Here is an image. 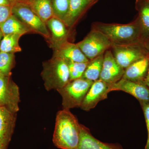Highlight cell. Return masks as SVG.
<instances>
[{
	"label": "cell",
	"mask_w": 149,
	"mask_h": 149,
	"mask_svg": "<svg viewBox=\"0 0 149 149\" xmlns=\"http://www.w3.org/2000/svg\"><path fill=\"white\" fill-rule=\"evenodd\" d=\"M81 124L69 109H63L56 114L53 142L61 149H77L80 135Z\"/></svg>",
	"instance_id": "6da1fadb"
},
{
	"label": "cell",
	"mask_w": 149,
	"mask_h": 149,
	"mask_svg": "<svg viewBox=\"0 0 149 149\" xmlns=\"http://www.w3.org/2000/svg\"><path fill=\"white\" fill-rule=\"evenodd\" d=\"M92 27L104 34L112 45H120L143 43L141 25L138 17L128 24L97 22L93 23Z\"/></svg>",
	"instance_id": "7a4b0ae2"
},
{
	"label": "cell",
	"mask_w": 149,
	"mask_h": 149,
	"mask_svg": "<svg viewBox=\"0 0 149 149\" xmlns=\"http://www.w3.org/2000/svg\"><path fill=\"white\" fill-rule=\"evenodd\" d=\"M42 66L41 76L47 91H57L70 81L68 65L63 59L53 55L43 63Z\"/></svg>",
	"instance_id": "3957f363"
},
{
	"label": "cell",
	"mask_w": 149,
	"mask_h": 149,
	"mask_svg": "<svg viewBox=\"0 0 149 149\" xmlns=\"http://www.w3.org/2000/svg\"><path fill=\"white\" fill-rule=\"evenodd\" d=\"M93 83L82 77L70 81L64 87L58 90L62 99L63 109L80 107Z\"/></svg>",
	"instance_id": "277c9868"
},
{
	"label": "cell",
	"mask_w": 149,
	"mask_h": 149,
	"mask_svg": "<svg viewBox=\"0 0 149 149\" xmlns=\"http://www.w3.org/2000/svg\"><path fill=\"white\" fill-rule=\"evenodd\" d=\"M13 14L31 29L49 40L50 34L45 22L41 19L24 1H15L12 6Z\"/></svg>",
	"instance_id": "5b68a950"
},
{
	"label": "cell",
	"mask_w": 149,
	"mask_h": 149,
	"mask_svg": "<svg viewBox=\"0 0 149 149\" xmlns=\"http://www.w3.org/2000/svg\"><path fill=\"white\" fill-rule=\"evenodd\" d=\"M76 44L89 60L104 54L112 45L104 34L93 29L83 40Z\"/></svg>",
	"instance_id": "8992f818"
},
{
	"label": "cell",
	"mask_w": 149,
	"mask_h": 149,
	"mask_svg": "<svg viewBox=\"0 0 149 149\" xmlns=\"http://www.w3.org/2000/svg\"><path fill=\"white\" fill-rule=\"evenodd\" d=\"M110 49L118 64L124 69L133 63L149 55L145 44L143 43L112 45Z\"/></svg>",
	"instance_id": "52a82bcc"
},
{
	"label": "cell",
	"mask_w": 149,
	"mask_h": 149,
	"mask_svg": "<svg viewBox=\"0 0 149 149\" xmlns=\"http://www.w3.org/2000/svg\"><path fill=\"white\" fill-rule=\"evenodd\" d=\"M19 88L10 75L0 73V107L17 113L19 110Z\"/></svg>",
	"instance_id": "ba28073f"
},
{
	"label": "cell",
	"mask_w": 149,
	"mask_h": 149,
	"mask_svg": "<svg viewBox=\"0 0 149 149\" xmlns=\"http://www.w3.org/2000/svg\"><path fill=\"white\" fill-rule=\"evenodd\" d=\"M125 69L118 64L111 49L104 54V61L100 80L112 85L117 83L122 78Z\"/></svg>",
	"instance_id": "9c48e42d"
},
{
	"label": "cell",
	"mask_w": 149,
	"mask_h": 149,
	"mask_svg": "<svg viewBox=\"0 0 149 149\" xmlns=\"http://www.w3.org/2000/svg\"><path fill=\"white\" fill-rule=\"evenodd\" d=\"M110 91V85L102 80L93 82L83 100L80 107L86 111L94 108L99 102L107 98Z\"/></svg>",
	"instance_id": "30bf717a"
},
{
	"label": "cell",
	"mask_w": 149,
	"mask_h": 149,
	"mask_svg": "<svg viewBox=\"0 0 149 149\" xmlns=\"http://www.w3.org/2000/svg\"><path fill=\"white\" fill-rule=\"evenodd\" d=\"M122 91L135 97L140 104H149V88L143 83H137L121 78L110 85L111 92Z\"/></svg>",
	"instance_id": "8fae6325"
},
{
	"label": "cell",
	"mask_w": 149,
	"mask_h": 149,
	"mask_svg": "<svg viewBox=\"0 0 149 149\" xmlns=\"http://www.w3.org/2000/svg\"><path fill=\"white\" fill-rule=\"evenodd\" d=\"M16 113L0 107V149H6L13 134Z\"/></svg>",
	"instance_id": "7c38bea8"
},
{
	"label": "cell",
	"mask_w": 149,
	"mask_h": 149,
	"mask_svg": "<svg viewBox=\"0 0 149 149\" xmlns=\"http://www.w3.org/2000/svg\"><path fill=\"white\" fill-rule=\"evenodd\" d=\"M50 38V47L53 49L59 47L68 41L69 32L63 22L54 16L46 22Z\"/></svg>",
	"instance_id": "4fadbf2b"
},
{
	"label": "cell",
	"mask_w": 149,
	"mask_h": 149,
	"mask_svg": "<svg viewBox=\"0 0 149 149\" xmlns=\"http://www.w3.org/2000/svg\"><path fill=\"white\" fill-rule=\"evenodd\" d=\"M76 149H123L120 144L108 143L95 138L90 129L81 125L80 141Z\"/></svg>",
	"instance_id": "5bb4252c"
},
{
	"label": "cell",
	"mask_w": 149,
	"mask_h": 149,
	"mask_svg": "<svg viewBox=\"0 0 149 149\" xmlns=\"http://www.w3.org/2000/svg\"><path fill=\"white\" fill-rule=\"evenodd\" d=\"M149 66V55L137 61L125 68L122 78L145 84Z\"/></svg>",
	"instance_id": "9a60e30c"
},
{
	"label": "cell",
	"mask_w": 149,
	"mask_h": 149,
	"mask_svg": "<svg viewBox=\"0 0 149 149\" xmlns=\"http://www.w3.org/2000/svg\"><path fill=\"white\" fill-rule=\"evenodd\" d=\"M53 50L54 55L63 59L67 62H88L90 61L76 44L67 42Z\"/></svg>",
	"instance_id": "2e32d148"
},
{
	"label": "cell",
	"mask_w": 149,
	"mask_h": 149,
	"mask_svg": "<svg viewBox=\"0 0 149 149\" xmlns=\"http://www.w3.org/2000/svg\"><path fill=\"white\" fill-rule=\"evenodd\" d=\"M99 0H70L69 12L64 23L67 27H72L80 17Z\"/></svg>",
	"instance_id": "e0dca14e"
},
{
	"label": "cell",
	"mask_w": 149,
	"mask_h": 149,
	"mask_svg": "<svg viewBox=\"0 0 149 149\" xmlns=\"http://www.w3.org/2000/svg\"><path fill=\"white\" fill-rule=\"evenodd\" d=\"M135 7L138 11L143 44L149 42V2L146 0H136Z\"/></svg>",
	"instance_id": "ac0fdd59"
},
{
	"label": "cell",
	"mask_w": 149,
	"mask_h": 149,
	"mask_svg": "<svg viewBox=\"0 0 149 149\" xmlns=\"http://www.w3.org/2000/svg\"><path fill=\"white\" fill-rule=\"evenodd\" d=\"M0 29L3 36L9 34H18L22 36L32 32L30 28L13 14L0 25Z\"/></svg>",
	"instance_id": "d6986e66"
},
{
	"label": "cell",
	"mask_w": 149,
	"mask_h": 149,
	"mask_svg": "<svg viewBox=\"0 0 149 149\" xmlns=\"http://www.w3.org/2000/svg\"><path fill=\"white\" fill-rule=\"evenodd\" d=\"M25 2L45 23L54 16L52 0H32Z\"/></svg>",
	"instance_id": "ffe728a7"
},
{
	"label": "cell",
	"mask_w": 149,
	"mask_h": 149,
	"mask_svg": "<svg viewBox=\"0 0 149 149\" xmlns=\"http://www.w3.org/2000/svg\"><path fill=\"white\" fill-rule=\"evenodd\" d=\"M104 54L89 61L82 77L94 81L100 79L104 61Z\"/></svg>",
	"instance_id": "44dd1931"
},
{
	"label": "cell",
	"mask_w": 149,
	"mask_h": 149,
	"mask_svg": "<svg viewBox=\"0 0 149 149\" xmlns=\"http://www.w3.org/2000/svg\"><path fill=\"white\" fill-rule=\"evenodd\" d=\"M22 36L18 34H9L3 36L0 43V51L14 54L21 52L22 49L19 42Z\"/></svg>",
	"instance_id": "7402d4cb"
},
{
	"label": "cell",
	"mask_w": 149,
	"mask_h": 149,
	"mask_svg": "<svg viewBox=\"0 0 149 149\" xmlns=\"http://www.w3.org/2000/svg\"><path fill=\"white\" fill-rule=\"evenodd\" d=\"M14 54L0 52V73L10 75L15 63Z\"/></svg>",
	"instance_id": "603a6c76"
},
{
	"label": "cell",
	"mask_w": 149,
	"mask_h": 149,
	"mask_svg": "<svg viewBox=\"0 0 149 149\" xmlns=\"http://www.w3.org/2000/svg\"><path fill=\"white\" fill-rule=\"evenodd\" d=\"M54 16L64 22L70 6V0H52Z\"/></svg>",
	"instance_id": "cb8c5ba5"
},
{
	"label": "cell",
	"mask_w": 149,
	"mask_h": 149,
	"mask_svg": "<svg viewBox=\"0 0 149 149\" xmlns=\"http://www.w3.org/2000/svg\"><path fill=\"white\" fill-rule=\"evenodd\" d=\"M67 63L69 68L70 81L82 77L89 62L82 63L68 62Z\"/></svg>",
	"instance_id": "d4e9b609"
},
{
	"label": "cell",
	"mask_w": 149,
	"mask_h": 149,
	"mask_svg": "<svg viewBox=\"0 0 149 149\" xmlns=\"http://www.w3.org/2000/svg\"><path fill=\"white\" fill-rule=\"evenodd\" d=\"M12 6L0 5V25L13 14Z\"/></svg>",
	"instance_id": "484cf974"
},
{
	"label": "cell",
	"mask_w": 149,
	"mask_h": 149,
	"mask_svg": "<svg viewBox=\"0 0 149 149\" xmlns=\"http://www.w3.org/2000/svg\"><path fill=\"white\" fill-rule=\"evenodd\" d=\"M141 105L143 111L148 130V139L145 149H149V104H142Z\"/></svg>",
	"instance_id": "4316f807"
},
{
	"label": "cell",
	"mask_w": 149,
	"mask_h": 149,
	"mask_svg": "<svg viewBox=\"0 0 149 149\" xmlns=\"http://www.w3.org/2000/svg\"><path fill=\"white\" fill-rule=\"evenodd\" d=\"M14 2L13 0H0V5L12 6Z\"/></svg>",
	"instance_id": "83f0119b"
},
{
	"label": "cell",
	"mask_w": 149,
	"mask_h": 149,
	"mask_svg": "<svg viewBox=\"0 0 149 149\" xmlns=\"http://www.w3.org/2000/svg\"><path fill=\"white\" fill-rule=\"evenodd\" d=\"M145 84L149 88V66L148 70V74H147L146 80L145 81Z\"/></svg>",
	"instance_id": "f1b7e54d"
},
{
	"label": "cell",
	"mask_w": 149,
	"mask_h": 149,
	"mask_svg": "<svg viewBox=\"0 0 149 149\" xmlns=\"http://www.w3.org/2000/svg\"><path fill=\"white\" fill-rule=\"evenodd\" d=\"M145 47L149 53V42L145 44Z\"/></svg>",
	"instance_id": "f546056e"
},
{
	"label": "cell",
	"mask_w": 149,
	"mask_h": 149,
	"mask_svg": "<svg viewBox=\"0 0 149 149\" xmlns=\"http://www.w3.org/2000/svg\"><path fill=\"white\" fill-rule=\"evenodd\" d=\"M3 37V35L1 31V29H0V43H1V40L2 38ZM1 52V51H0Z\"/></svg>",
	"instance_id": "4dcf8cb0"
},
{
	"label": "cell",
	"mask_w": 149,
	"mask_h": 149,
	"mask_svg": "<svg viewBox=\"0 0 149 149\" xmlns=\"http://www.w3.org/2000/svg\"><path fill=\"white\" fill-rule=\"evenodd\" d=\"M14 1H24V0H13Z\"/></svg>",
	"instance_id": "1f68e13d"
},
{
	"label": "cell",
	"mask_w": 149,
	"mask_h": 149,
	"mask_svg": "<svg viewBox=\"0 0 149 149\" xmlns=\"http://www.w3.org/2000/svg\"><path fill=\"white\" fill-rule=\"evenodd\" d=\"M32 1V0H24V1L28 2L29 1Z\"/></svg>",
	"instance_id": "d6a6232c"
},
{
	"label": "cell",
	"mask_w": 149,
	"mask_h": 149,
	"mask_svg": "<svg viewBox=\"0 0 149 149\" xmlns=\"http://www.w3.org/2000/svg\"><path fill=\"white\" fill-rule=\"evenodd\" d=\"M146 1H148L149 2V0H146Z\"/></svg>",
	"instance_id": "836d02e7"
}]
</instances>
